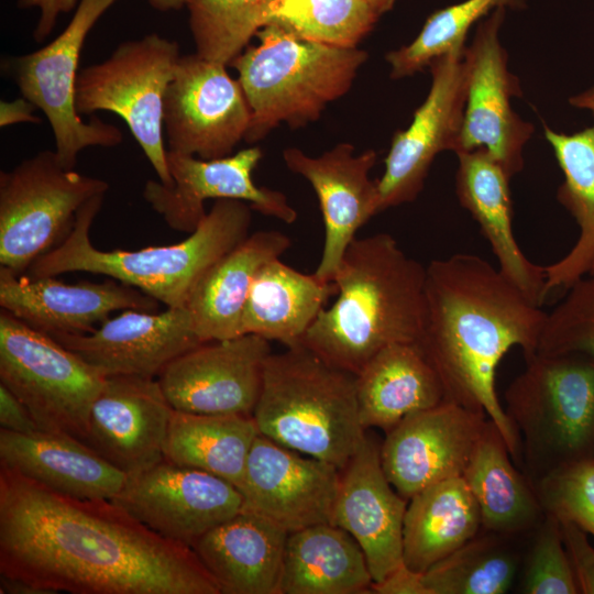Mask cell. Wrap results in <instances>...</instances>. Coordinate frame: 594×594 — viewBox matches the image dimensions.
<instances>
[{
  "label": "cell",
  "instance_id": "obj_12",
  "mask_svg": "<svg viewBox=\"0 0 594 594\" xmlns=\"http://www.w3.org/2000/svg\"><path fill=\"white\" fill-rule=\"evenodd\" d=\"M251 109L227 65L197 53L182 55L164 97L168 150L213 160L233 154L244 140Z\"/></svg>",
  "mask_w": 594,
  "mask_h": 594
},
{
  "label": "cell",
  "instance_id": "obj_45",
  "mask_svg": "<svg viewBox=\"0 0 594 594\" xmlns=\"http://www.w3.org/2000/svg\"><path fill=\"white\" fill-rule=\"evenodd\" d=\"M79 2L80 0H18V6L40 10L33 36L36 42H41L52 33L58 16L76 9Z\"/></svg>",
  "mask_w": 594,
  "mask_h": 594
},
{
  "label": "cell",
  "instance_id": "obj_32",
  "mask_svg": "<svg viewBox=\"0 0 594 594\" xmlns=\"http://www.w3.org/2000/svg\"><path fill=\"white\" fill-rule=\"evenodd\" d=\"M481 514L482 530L516 537L544 518L531 481L521 474L497 427L488 421L462 475Z\"/></svg>",
  "mask_w": 594,
  "mask_h": 594
},
{
  "label": "cell",
  "instance_id": "obj_4",
  "mask_svg": "<svg viewBox=\"0 0 594 594\" xmlns=\"http://www.w3.org/2000/svg\"><path fill=\"white\" fill-rule=\"evenodd\" d=\"M105 195L87 201L64 240L30 267V277L69 272L106 275L133 286L166 307H185L205 273L250 233L252 207L238 199H217L198 227L175 244L135 251H101L89 238Z\"/></svg>",
  "mask_w": 594,
  "mask_h": 594
},
{
  "label": "cell",
  "instance_id": "obj_18",
  "mask_svg": "<svg viewBox=\"0 0 594 594\" xmlns=\"http://www.w3.org/2000/svg\"><path fill=\"white\" fill-rule=\"evenodd\" d=\"M341 470L286 448L258 433L238 487L242 509L288 534L318 524H333Z\"/></svg>",
  "mask_w": 594,
  "mask_h": 594
},
{
  "label": "cell",
  "instance_id": "obj_8",
  "mask_svg": "<svg viewBox=\"0 0 594 594\" xmlns=\"http://www.w3.org/2000/svg\"><path fill=\"white\" fill-rule=\"evenodd\" d=\"M176 41L157 33L122 42L78 73L77 112L109 111L128 125L158 179L172 184L163 139L164 97L180 58Z\"/></svg>",
  "mask_w": 594,
  "mask_h": 594
},
{
  "label": "cell",
  "instance_id": "obj_48",
  "mask_svg": "<svg viewBox=\"0 0 594 594\" xmlns=\"http://www.w3.org/2000/svg\"><path fill=\"white\" fill-rule=\"evenodd\" d=\"M1 594H44L26 581L0 574Z\"/></svg>",
  "mask_w": 594,
  "mask_h": 594
},
{
  "label": "cell",
  "instance_id": "obj_29",
  "mask_svg": "<svg viewBox=\"0 0 594 594\" xmlns=\"http://www.w3.org/2000/svg\"><path fill=\"white\" fill-rule=\"evenodd\" d=\"M362 427L388 432L409 414L444 400L440 378L418 342L394 343L355 375Z\"/></svg>",
  "mask_w": 594,
  "mask_h": 594
},
{
  "label": "cell",
  "instance_id": "obj_26",
  "mask_svg": "<svg viewBox=\"0 0 594 594\" xmlns=\"http://www.w3.org/2000/svg\"><path fill=\"white\" fill-rule=\"evenodd\" d=\"M455 194L479 223L501 273L530 300L541 306L548 292L544 267L529 261L512 224L510 176L485 150L457 153Z\"/></svg>",
  "mask_w": 594,
  "mask_h": 594
},
{
  "label": "cell",
  "instance_id": "obj_13",
  "mask_svg": "<svg viewBox=\"0 0 594 594\" xmlns=\"http://www.w3.org/2000/svg\"><path fill=\"white\" fill-rule=\"evenodd\" d=\"M505 13L506 8H498L480 21L464 48L466 97L457 153L485 148L512 177L524 166V147L535 127L512 107V98L520 97L522 90L499 40Z\"/></svg>",
  "mask_w": 594,
  "mask_h": 594
},
{
  "label": "cell",
  "instance_id": "obj_15",
  "mask_svg": "<svg viewBox=\"0 0 594 594\" xmlns=\"http://www.w3.org/2000/svg\"><path fill=\"white\" fill-rule=\"evenodd\" d=\"M166 156L172 184L150 179L143 198L173 230L191 233L207 213V199H238L285 223L297 220V211L282 191L254 183L253 172L263 157L258 146L213 160L169 150Z\"/></svg>",
  "mask_w": 594,
  "mask_h": 594
},
{
  "label": "cell",
  "instance_id": "obj_9",
  "mask_svg": "<svg viewBox=\"0 0 594 594\" xmlns=\"http://www.w3.org/2000/svg\"><path fill=\"white\" fill-rule=\"evenodd\" d=\"M105 376L51 336L0 312V384L29 409L40 430L85 442Z\"/></svg>",
  "mask_w": 594,
  "mask_h": 594
},
{
  "label": "cell",
  "instance_id": "obj_33",
  "mask_svg": "<svg viewBox=\"0 0 594 594\" xmlns=\"http://www.w3.org/2000/svg\"><path fill=\"white\" fill-rule=\"evenodd\" d=\"M403 559L424 573L482 530L477 503L462 476L435 483L408 501Z\"/></svg>",
  "mask_w": 594,
  "mask_h": 594
},
{
  "label": "cell",
  "instance_id": "obj_16",
  "mask_svg": "<svg viewBox=\"0 0 594 594\" xmlns=\"http://www.w3.org/2000/svg\"><path fill=\"white\" fill-rule=\"evenodd\" d=\"M112 502L160 536L190 548L242 509L233 484L165 459L128 476Z\"/></svg>",
  "mask_w": 594,
  "mask_h": 594
},
{
  "label": "cell",
  "instance_id": "obj_14",
  "mask_svg": "<svg viewBox=\"0 0 594 594\" xmlns=\"http://www.w3.org/2000/svg\"><path fill=\"white\" fill-rule=\"evenodd\" d=\"M465 46L430 63L431 85L426 99L411 123L395 132L377 180L382 211L414 201L435 157L443 151H459L468 81Z\"/></svg>",
  "mask_w": 594,
  "mask_h": 594
},
{
  "label": "cell",
  "instance_id": "obj_21",
  "mask_svg": "<svg viewBox=\"0 0 594 594\" xmlns=\"http://www.w3.org/2000/svg\"><path fill=\"white\" fill-rule=\"evenodd\" d=\"M173 410L155 377L107 376L85 443L128 476L139 474L164 460Z\"/></svg>",
  "mask_w": 594,
  "mask_h": 594
},
{
  "label": "cell",
  "instance_id": "obj_17",
  "mask_svg": "<svg viewBox=\"0 0 594 594\" xmlns=\"http://www.w3.org/2000/svg\"><path fill=\"white\" fill-rule=\"evenodd\" d=\"M270 342L256 334L207 341L169 362L157 380L175 410L252 416Z\"/></svg>",
  "mask_w": 594,
  "mask_h": 594
},
{
  "label": "cell",
  "instance_id": "obj_24",
  "mask_svg": "<svg viewBox=\"0 0 594 594\" xmlns=\"http://www.w3.org/2000/svg\"><path fill=\"white\" fill-rule=\"evenodd\" d=\"M408 501L387 480L381 446L365 435L344 469L333 509V525L360 544L373 582L404 563L403 531Z\"/></svg>",
  "mask_w": 594,
  "mask_h": 594
},
{
  "label": "cell",
  "instance_id": "obj_7",
  "mask_svg": "<svg viewBox=\"0 0 594 594\" xmlns=\"http://www.w3.org/2000/svg\"><path fill=\"white\" fill-rule=\"evenodd\" d=\"M505 392L525 474L532 483L563 465L594 458V358L534 354Z\"/></svg>",
  "mask_w": 594,
  "mask_h": 594
},
{
  "label": "cell",
  "instance_id": "obj_20",
  "mask_svg": "<svg viewBox=\"0 0 594 594\" xmlns=\"http://www.w3.org/2000/svg\"><path fill=\"white\" fill-rule=\"evenodd\" d=\"M354 151V145L346 142L319 156H309L297 147L283 151L287 168L309 182L319 201L324 240L315 274L326 280H333L358 231L382 211L377 180L370 177L377 153Z\"/></svg>",
  "mask_w": 594,
  "mask_h": 594
},
{
  "label": "cell",
  "instance_id": "obj_22",
  "mask_svg": "<svg viewBox=\"0 0 594 594\" xmlns=\"http://www.w3.org/2000/svg\"><path fill=\"white\" fill-rule=\"evenodd\" d=\"M52 338L105 377H156L174 359L204 343L186 307L162 312L127 309L92 332Z\"/></svg>",
  "mask_w": 594,
  "mask_h": 594
},
{
  "label": "cell",
  "instance_id": "obj_23",
  "mask_svg": "<svg viewBox=\"0 0 594 594\" xmlns=\"http://www.w3.org/2000/svg\"><path fill=\"white\" fill-rule=\"evenodd\" d=\"M155 298L116 279L66 284L54 276L30 277L0 267V306L51 337L86 334L118 310H157Z\"/></svg>",
  "mask_w": 594,
  "mask_h": 594
},
{
  "label": "cell",
  "instance_id": "obj_28",
  "mask_svg": "<svg viewBox=\"0 0 594 594\" xmlns=\"http://www.w3.org/2000/svg\"><path fill=\"white\" fill-rule=\"evenodd\" d=\"M290 245L289 237L280 231H256L205 273L185 306L204 342L242 336L243 312L257 272Z\"/></svg>",
  "mask_w": 594,
  "mask_h": 594
},
{
  "label": "cell",
  "instance_id": "obj_44",
  "mask_svg": "<svg viewBox=\"0 0 594 594\" xmlns=\"http://www.w3.org/2000/svg\"><path fill=\"white\" fill-rule=\"evenodd\" d=\"M1 429L28 433L40 430L26 406L4 385L0 384Z\"/></svg>",
  "mask_w": 594,
  "mask_h": 594
},
{
  "label": "cell",
  "instance_id": "obj_39",
  "mask_svg": "<svg viewBox=\"0 0 594 594\" xmlns=\"http://www.w3.org/2000/svg\"><path fill=\"white\" fill-rule=\"evenodd\" d=\"M264 0H189L186 8L196 53L227 66L260 28Z\"/></svg>",
  "mask_w": 594,
  "mask_h": 594
},
{
  "label": "cell",
  "instance_id": "obj_1",
  "mask_svg": "<svg viewBox=\"0 0 594 594\" xmlns=\"http://www.w3.org/2000/svg\"><path fill=\"white\" fill-rule=\"evenodd\" d=\"M0 574L44 594H220L190 547L112 501L63 495L2 465Z\"/></svg>",
  "mask_w": 594,
  "mask_h": 594
},
{
  "label": "cell",
  "instance_id": "obj_10",
  "mask_svg": "<svg viewBox=\"0 0 594 594\" xmlns=\"http://www.w3.org/2000/svg\"><path fill=\"white\" fill-rule=\"evenodd\" d=\"M109 184L65 168L46 150L0 173V265L21 275L57 246L77 212Z\"/></svg>",
  "mask_w": 594,
  "mask_h": 594
},
{
  "label": "cell",
  "instance_id": "obj_2",
  "mask_svg": "<svg viewBox=\"0 0 594 594\" xmlns=\"http://www.w3.org/2000/svg\"><path fill=\"white\" fill-rule=\"evenodd\" d=\"M426 323L418 342L437 372L444 400L483 414L499 430L514 462L519 436L502 406L496 369L513 346L537 351L547 312L486 260L455 253L426 266Z\"/></svg>",
  "mask_w": 594,
  "mask_h": 594
},
{
  "label": "cell",
  "instance_id": "obj_43",
  "mask_svg": "<svg viewBox=\"0 0 594 594\" xmlns=\"http://www.w3.org/2000/svg\"><path fill=\"white\" fill-rule=\"evenodd\" d=\"M560 525L579 592L594 594V548L590 544L586 532L578 525L568 520L560 521Z\"/></svg>",
  "mask_w": 594,
  "mask_h": 594
},
{
  "label": "cell",
  "instance_id": "obj_35",
  "mask_svg": "<svg viewBox=\"0 0 594 594\" xmlns=\"http://www.w3.org/2000/svg\"><path fill=\"white\" fill-rule=\"evenodd\" d=\"M258 429L253 416L173 410L164 459L240 486Z\"/></svg>",
  "mask_w": 594,
  "mask_h": 594
},
{
  "label": "cell",
  "instance_id": "obj_46",
  "mask_svg": "<svg viewBox=\"0 0 594 594\" xmlns=\"http://www.w3.org/2000/svg\"><path fill=\"white\" fill-rule=\"evenodd\" d=\"M372 593L377 594H428L422 573L410 570L405 563L380 582H373Z\"/></svg>",
  "mask_w": 594,
  "mask_h": 594
},
{
  "label": "cell",
  "instance_id": "obj_49",
  "mask_svg": "<svg viewBox=\"0 0 594 594\" xmlns=\"http://www.w3.org/2000/svg\"><path fill=\"white\" fill-rule=\"evenodd\" d=\"M570 106L594 114V86L569 98Z\"/></svg>",
  "mask_w": 594,
  "mask_h": 594
},
{
  "label": "cell",
  "instance_id": "obj_42",
  "mask_svg": "<svg viewBox=\"0 0 594 594\" xmlns=\"http://www.w3.org/2000/svg\"><path fill=\"white\" fill-rule=\"evenodd\" d=\"M526 557L520 592L526 594H576L575 575L563 543L558 518L544 514L534 530Z\"/></svg>",
  "mask_w": 594,
  "mask_h": 594
},
{
  "label": "cell",
  "instance_id": "obj_3",
  "mask_svg": "<svg viewBox=\"0 0 594 594\" xmlns=\"http://www.w3.org/2000/svg\"><path fill=\"white\" fill-rule=\"evenodd\" d=\"M333 282L338 293L301 344L358 374L381 350L419 342L426 323V267L388 233L355 238Z\"/></svg>",
  "mask_w": 594,
  "mask_h": 594
},
{
  "label": "cell",
  "instance_id": "obj_36",
  "mask_svg": "<svg viewBox=\"0 0 594 594\" xmlns=\"http://www.w3.org/2000/svg\"><path fill=\"white\" fill-rule=\"evenodd\" d=\"M510 536L479 532L422 573L428 594H504L521 565Z\"/></svg>",
  "mask_w": 594,
  "mask_h": 594
},
{
  "label": "cell",
  "instance_id": "obj_47",
  "mask_svg": "<svg viewBox=\"0 0 594 594\" xmlns=\"http://www.w3.org/2000/svg\"><path fill=\"white\" fill-rule=\"evenodd\" d=\"M36 109L37 108L24 97L12 101L1 100L0 127L3 128L21 122L38 123L41 122V119L34 114Z\"/></svg>",
  "mask_w": 594,
  "mask_h": 594
},
{
  "label": "cell",
  "instance_id": "obj_27",
  "mask_svg": "<svg viewBox=\"0 0 594 594\" xmlns=\"http://www.w3.org/2000/svg\"><path fill=\"white\" fill-rule=\"evenodd\" d=\"M288 532L241 510L194 542L191 549L220 594H279Z\"/></svg>",
  "mask_w": 594,
  "mask_h": 594
},
{
  "label": "cell",
  "instance_id": "obj_41",
  "mask_svg": "<svg viewBox=\"0 0 594 594\" xmlns=\"http://www.w3.org/2000/svg\"><path fill=\"white\" fill-rule=\"evenodd\" d=\"M534 487L544 514L572 521L594 536V458L558 468Z\"/></svg>",
  "mask_w": 594,
  "mask_h": 594
},
{
  "label": "cell",
  "instance_id": "obj_19",
  "mask_svg": "<svg viewBox=\"0 0 594 594\" xmlns=\"http://www.w3.org/2000/svg\"><path fill=\"white\" fill-rule=\"evenodd\" d=\"M488 421L483 414L446 400L409 414L381 444L387 480L409 501L435 483L462 476Z\"/></svg>",
  "mask_w": 594,
  "mask_h": 594
},
{
  "label": "cell",
  "instance_id": "obj_37",
  "mask_svg": "<svg viewBox=\"0 0 594 594\" xmlns=\"http://www.w3.org/2000/svg\"><path fill=\"white\" fill-rule=\"evenodd\" d=\"M380 15L364 0H264L260 28L276 25L314 42L358 47Z\"/></svg>",
  "mask_w": 594,
  "mask_h": 594
},
{
  "label": "cell",
  "instance_id": "obj_51",
  "mask_svg": "<svg viewBox=\"0 0 594 594\" xmlns=\"http://www.w3.org/2000/svg\"><path fill=\"white\" fill-rule=\"evenodd\" d=\"M381 16L391 11L397 0H364Z\"/></svg>",
  "mask_w": 594,
  "mask_h": 594
},
{
  "label": "cell",
  "instance_id": "obj_6",
  "mask_svg": "<svg viewBox=\"0 0 594 594\" xmlns=\"http://www.w3.org/2000/svg\"><path fill=\"white\" fill-rule=\"evenodd\" d=\"M260 43L231 64L251 109L244 138L263 140L285 123L292 129L317 121L327 106L351 89L367 52L301 38L276 25L261 28Z\"/></svg>",
  "mask_w": 594,
  "mask_h": 594
},
{
  "label": "cell",
  "instance_id": "obj_52",
  "mask_svg": "<svg viewBox=\"0 0 594 594\" xmlns=\"http://www.w3.org/2000/svg\"><path fill=\"white\" fill-rule=\"evenodd\" d=\"M588 274H593V275H594V265H593V267H592V270L590 271Z\"/></svg>",
  "mask_w": 594,
  "mask_h": 594
},
{
  "label": "cell",
  "instance_id": "obj_50",
  "mask_svg": "<svg viewBox=\"0 0 594 594\" xmlns=\"http://www.w3.org/2000/svg\"><path fill=\"white\" fill-rule=\"evenodd\" d=\"M148 4L161 11L168 12L173 10H179L187 6L189 0H146Z\"/></svg>",
  "mask_w": 594,
  "mask_h": 594
},
{
  "label": "cell",
  "instance_id": "obj_5",
  "mask_svg": "<svg viewBox=\"0 0 594 594\" xmlns=\"http://www.w3.org/2000/svg\"><path fill=\"white\" fill-rule=\"evenodd\" d=\"M258 432L342 470L361 446L355 374L302 344L272 353L253 411Z\"/></svg>",
  "mask_w": 594,
  "mask_h": 594
},
{
  "label": "cell",
  "instance_id": "obj_40",
  "mask_svg": "<svg viewBox=\"0 0 594 594\" xmlns=\"http://www.w3.org/2000/svg\"><path fill=\"white\" fill-rule=\"evenodd\" d=\"M581 353L594 358V275L568 288L563 300L547 314L535 354Z\"/></svg>",
  "mask_w": 594,
  "mask_h": 594
},
{
  "label": "cell",
  "instance_id": "obj_38",
  "mask_svg": "<svg viewBox=\"0 0 594 594\" xmlns=\"http://www.w3.org/2000/svg\"><path fill=\"white\" fill-rule=\"evenodd\" d=\"M526 7L527 0H464L435 11L409 44L385 55L391 78L413 76L429 67L433 59L464 47L472 26L496 9L521 10Z\"/></svg>",
  "mask_w": 594,
  "mask_h": 594
},
{
  "label": "cell",
  "instance_id": "obj_34",
  "mask_svg": "<svg viewBox=\"0 0 594 594\" xmlns=\"http://www.w3.org/2000/svg\"><path fill=\"white\" fill-rule=\"evenodd\" d=\"M543 135L563 173L558 200L580 230L571 250L559 261L544 266L549 294L558 288L568 289L586 276L594 265V123L572 134L543 124Z\"/></svg>",
  "mask_w": 594,
  "mask_h": 594
},
{
  "label": "cell",
  "instance_id": "obj_25",
  "mask_svg": "<svg viewBox=\"0 0 594 594\" xmlns=\"http://www.w3.org/2000/svg\"><path fill=\"white\" fill-rule=\"evenodd\" d=\"M0 465L54 492L112 501L128 475L84 441L63 432L0 430Z\"/></svg>",
  "mask_w": 594,
  "mask_h": 594
},
{
  "label": "cell",
  "instance_id": "obj_11",
  "mask_svg": "<svg viewBox=\"0 0 594 594\" xmlns=\"http://www.w3.org/2000/svg\"><path fill=\"white\" fill-rule=\"evenodd\" d=\"M116 0H80L68 25L45 46L7 61L6 68L22 97L48 120L59 163L75 169L80 151L113 147L123 140L121 130L98 117L85 122L76 110L78 63L86 37Z\"/></svg>",
  "mask_w": 594,
  "mask_h": 594
},
{
  "label": "cell",
  "instance_id": "obj_31",
  "mask_svg": "<svg viewBox=\"0 0 594 594\" xmlns=\"http://www.w3.org/2000/svg\"><path fill=\"white\" fill-rule=\"evenodd\" d=\"M373 579L356 540L326 522L289 532L279 594L372 593Z\"/></svg>",
  "mask_w": 594,
  "mask_h": 594
},
{
  "label": "cell",
  "instance_id": "obj_30",
  "mask_svg": "<svg viewBox=\"0 0 594 594\" xmlns=\"http://www.w3.org/2000/svg\"><path fill=\"white\" fill-rule=\"evenodd\" d=\"M337 293L333 280L301 273L280 258L268 261L252 283L241 333L277 341L286 348L299 345Z\"/></svg>",
  "mask_w": 594,
  "mask_h": 594
}]
</instances>
